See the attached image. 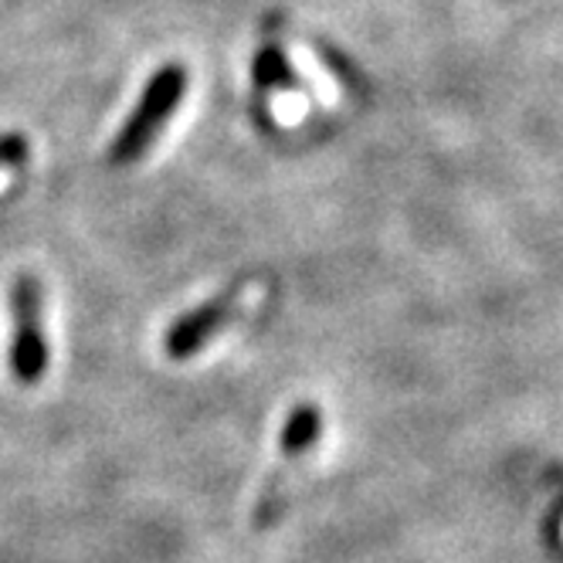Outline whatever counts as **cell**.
I'll use <instances>...</instances> for the list:
<instances>
[{
    "instance_id": "2",
    "label": "cell",
    "mask_w": 563,
    "mask_h": 563,
    "mask_svg": "<svg viewBox=\"0 0 563 563\" xmlns=\"http://www.w3.org/2000/svg\"><path fill=\"white\" fill-rule=\"evenodd\" d=\"M11 377L24 387L42 384L52 367V346L45 333V289L31 272L11 282Z\"/></svg>"
},
{
    "instance_id": "4",
    "label": "cell",
    "mask_w": 563,
    "mask_h": 563,
    "mask_svg": "<svg viewBox=\"0 0 563 563\" xmlns=\"http://www.w3.org/2000/svg\"><path fill=\"white\" fill-rule=\"evenodd\" d=\"M249 292H252V282H238V286H228L218 296H211L200 306L187 309L184 316H177L170 323V330H167V336H164V353L170 360L197 356L211 340L221 336V330L228 323H234L238 312L245 309Z\"/></svg>"
},
{
    "instance_id": "3",
    "label": "cell",
    "mask_w": 563,
    "mask_h": 563,
    "mask_svg": "<svg viewBox=\"0 0 563 563\" xmlns=\"http://www.w3.org/2000/svg\"><path fill=\"white\" fill-rule=\"evenodd\" d=\"M323 438V408L312 405V400H302L296 405L286 421H282L278 431V468L268 475V482L258 493L255 512H252V527L255 530H272L282 519L289 506V478L296 472V465L319 445Z\"/></svg>"
},
{
    "instance_id": "6",
    "label": "cell",
    "mask_w": 563,
    "mask_h": 563,
    "mask_svg": "<svg viewBox=\"0 0 563 563\" xmlns=\"http://www.w3.org/2000/svg\"><path fill=\"white\" fill-rule=\"evenodd\" d=\"M31 156V143L24 133H0V170L24 167Z\"/></svg>"
},
{
    "instance_id": "5",
    "label": "cell",
    "mask_w": 563,
    "mask_h": 563,
    "mask_svg": "<svg viewBox=\"0 0 563 563\" xmlns=\"http://www.w3.org/2000/svg\"><path fill=\"white\" fill-rule=\"evenodd\" d=\"M252 75H255V89H258V96H262V92H272V89H278V92H296V89L302 86V78H299L296 65L289 62V55L282 52V45L275 42L272 34L265 37V42L258 45V52H255V68H252Z\"/></svg>"
},
{
    "instance_id": "1",
    "label": "cell",
    "mask_w": 563,
    "mask_h": 563,
    "mask_svg": "<svg viewBox=\"0 0 563 563\" xmlns=\"http://www.w3.org/2000/svg\"><path fill=\"white\" fill-rule=\"evenodd\" d=\"M187 82H190V75H187V68L180 62H167L164 68H156L146 78L140 102L133 106V112L126 115V123L119 126L115 140L109 143L106 159L112 167L136 164V159L156 143V136L164 133V126L170 123L174 109L184 102Z\"/></svg>"
}]
</instances>
